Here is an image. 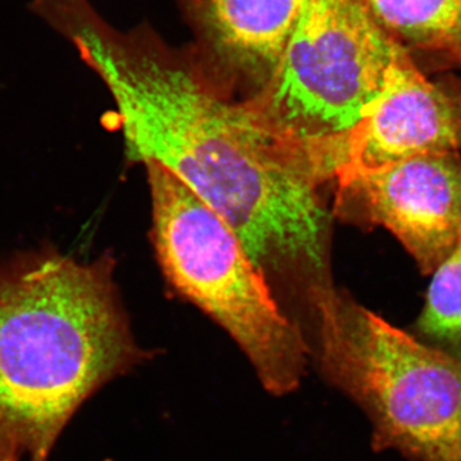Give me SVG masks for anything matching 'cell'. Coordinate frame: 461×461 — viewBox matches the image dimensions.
Masks as SVG:
<instances>
[{
	"label": "cell",
	"instance_id": "6da1fadb",
	"mask_svg": "<svg viewBox=\"0 0 461 461\" xmlns=\"http://www.w3.org/2000/svg\"><path fill=\"white\" fill-rule=\"evenodd\" d=\"M35 14L63 36L113 96L127 156L165 167L226 221L267 277L329 286L326 182L312 154L245 100L122 35L89 0H36Z\"/></svg>",
	"mask_w": 461,
	"mask_h": 461
},
{
	"label": "cell",
	"instance_id": "7c38bea8",
	"mask_svg": "<svg viewBox=\"0 0 461 461\" xmlns=\"http://www.w3.org/2000/svg\"><path fill=\"white\" fill-rule=\"evenodd\" d=\"M460 67H461V65H460Z\"/></svg>",
	"mask_w": 461,
	"mask_h": 461
},
{
	"label": "cell",
	"instance_id": "8fae6325",
	"mask_svg": "<svg viewBox=\"0 0 461 461\" xmlns=\"http://www.w3.org/2000/svg\"><path fill=\"white\" fill-rule=\"evenodd\" d=\"M0 461H7V460L2 459V457H0Z\"/></svg>",
	"mask_w": 461,
	"mask_h": 461
},
{
	"label": "cell",
	"instance_id": "3957f363",
	"mask_svg": "<svg viewBox=\"0 0 461 461\" xmlns=\"http://www.w3.org/2000/svg\"><path fill=\"white\" fill-rule=\"evenodd\" d=\"M315 360L373 426L375 451L461 461V363L341 295L311 294Z\"/></svg>",
	"mask_w": 461,
	"mask_h": 461
},
{
	"label": "cell",
	"instance_id": "9c48e42d",
	"mask_svg": "<svg viewBox=\"0 0 461 461\" xmlns=\"http://www.w3.org/2000/svg\"><path fill=\"white\" fill-rule=\"evenodd\" d=\"M378 26L420 67L461 65V0H362Z\"/></svg>",
	"mask_w": 461,
	"mask_h": 461
},
{
	"label": "cell",
	"instance_id": "30bf717a",
	"mask_svg": "<svg viewBox=\"0 0 461 461\" xmlns=\"http://www.w3.org/2000/svg\"><path fill=\"white\" fill-rule=\"evenodd\" d=\"M417 338L461 363V240L433 272Z\"/></svg>",
	"mask_w": 461,
	"mask_h": 461
},
{
	"label": "cell",
	"instance_id": "7a4b0ae2",
	"mask_svg": "<svg viewBox=\"0 0 461 461\" xmlns=\"http://www.w3.org/2000/svg\"><path fill=\"white\" fill-rule=\"evenodd\" d=\"M114 263L54 247L0 260V457L48 461L89 397L145 360Z\"/></svg>",
	"mask_w": 461,
	"mask_h": 461
},
{
	"label": "cell",
	"instance_id": "277c9868",
	"mask_svg": "<svg viewBox=\"0 0 461 461\" xmlns=\"http://www.w3.org/2000/svg\"><path fill=\"white\" fill-rule=\"evenodd\" d=\"M145 167L154 244L167 278L238 342L268 393L297 390L309 346L276 303L266 276L220 214L165 167Z\"/></svg>",
	"mask_w": 461,
	"mask_h": 461
},
{
	"label": "cell",
	"instance_id": "8992f818",
	"mask_svg": "<svg viewBox=\"0 0 461 461\" xmlns=\"http://www.w3.org/2000/svg\"><path fill=\"white\" fill-rule=\"evenodd\" d=\"M338 205L346 217L384 226L424 275L461 240V156L432 153L371 171L341 173Z\"/></svg>",
	"mask_w": 461,
	"mask_h": 461
},
{
	"label": "cell",
	"instance_id": "52a82bcc",
	"mask_svg": "<svg viewBox=\"0 0 461 461\" xmlns=\"http://www.w3.org/2000/svg\"><path fill=\"white\" fill-rule=\"evenodd\" d=\"M432 153L461 156V77L429 78L403 50L381 93L335 149V178Z\"/></svg>",
	"mask_w": 461,
	"mask_h": 461
},
{
	"label": "cell",
	"instance_id": "ba28073f",
	"mask_svg": "<svg viewBox=\"0 0 461 461\" xmlns=\"http://www.w3.org/2000/svg\"><path fill=\"white\" fill-rule=\"evenodd\" d=\"M302 3L199 0V21L221 66L238 77L256 83L259 93L280 65Z\"/></svg>",
	"mask_w": 461,
	"mask_h": 461
},
{
	"label": "cell",
	"instance_id": "5b68a950",
	"mask_svg": "<svg viewBox=\"0 0 461 461\" xmlns=\"http://www.w3.org/2000/svg\"><path fill=\"white\" fill-rule=\"evenodd\" d=\"M402 51L362 0H303L280 65L248 102L330 178L336 145L371 107Z\"/></svg>",
	"mask_w": 461,
	"mask_h": 461
}]
</instances>
